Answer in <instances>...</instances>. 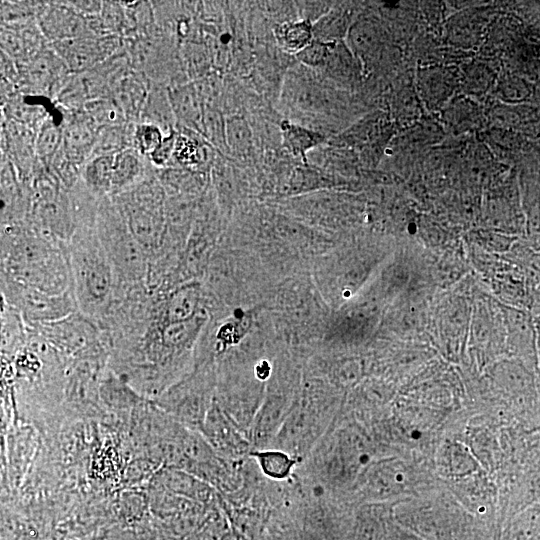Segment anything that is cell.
Wrapping results in <instances>:
<instances>
[{
  "label": "cell",
  "instance_id": "obj_1",
  "mask_svg": "<svg viewBox=\"0 0 540 540\" xmlns=\"http://www.w3.org/2000/svg\"><path fill=\"white\" fill-rule=\"evenodd\" d=\"M65 245L31 218L2 225L1 274L49 294L67 293L73 289Z\"/></svg>",
  "mask_w": 540,
  "mask_h": 540
},
{
  "label": "cell",
  "instance_id": "obj_2",
  "mask_svg": "<svg viewBox=\"0 0 540 540\" xmlns=\"http://www.w3.org/2000/svg\"><path fill=\"white\" fill-rule=\"evenodd\" d=\"M65 246L78 311L98 323L113 296L115 275L96 225L76 228Z\"/></svg>",
  "mask_w": 540,
  "mask_h": 540
},
{
  "label": "cell",
  "instance_id": "obj_3",
  "mask_svg": "<svg viewBox=\"0 0 540 540\" xmlns=\"http://www.w3.org/2000/svg\"><path fill=\"white\" fill-rule=\"evenodd\" d=\"M96 232L115 275V286H147L148 255L110 197L100 200Z\"/></svg>",
  "mask_w": 540,
  "mask_h": 540
},
{
  "label": "cell",
  "instance_id": "obj_4",
  "mask_svg": "<svg viewBox=\"0 0 540 540\" xmlns=\"http://www.w3.org/2000/svg\"><path fill=\"white\" fill-rule=\"evenodd\" d=\"M157 171V170H156ZM126 224L149 257L160 247L166 227V193L157 173L134 187L110 197Z\"/></svg>",
  "mask_w": 540,
  "mask_h": 540
},
{
  "label": "cell",
  "instance_id": "obj_5",
  "mask_svg": "<svg viewBox=\"0 0 540 540\" xmlns=\"http://www.w3.org/2000/svg\"><path fill=\"white\" fill-rule=\"evenodd\" d=\"M2 300L15 309L27 326L53 322L78 311L73 290L53 295L1 274Z\"/></svg>",
  "mask_w": 540,
  "mask_h": 540
},
{
  "label": "cell",
  "instance_id": "obj_6",
  "mask_svg": "<svg viewBox=\"0 0 540 540\" xmlns=\"http://www.w3.org/2000/svg\"><path fill=\"white\" fill-rule=\"evenodd\" d=\"M124 39L115 35L81 37L52 43L69 72L90 70L117 53Z\"/></svg>",
  "mask_w": 540,
  "mask_h": 540
},
{
  "label": "cell",
  "instance_id": "obj_7",
  "mask_svg": "<svg viewBox=\"0 0 540 540\" xmlns=\"http://www.w3.org/2000/svg\"><path fill=\"white\" fill-rule=\"evenodd\" d=\"M17 64L19 91L23 94L45 96L50 99L60 80L70 73L51 44L28 61Z\"/></svg>",
  "mask_w": 540,
  "mask_h": 540
},
{
  "label": "cell",
  "instance_id": "obj_8",
  "mask_svg": "<svg viewBox=\"0 0 540 540\" xmlns=\"http://www.w3.org/2000/svg\"><path fill=\"white\" fill-rule=\"evenodd\" d=\"M37 22L50 44L74 38L98 37L91 29L89 17L79 14L65 1H47Z\"/></svg>",
  "mask_w": 540,
  "mask_h": 540
},
{
  "label": "cell",
  "instance_id": "obj_9",
  "mask_svg": "<svg viewBox=\"0 0 540 540\" xmlns=\"http://www.w3.org/2000/svg\"><path fill=\"white\" fill-rule=\"evenodd\" d=\"M61 111L63 113L61 148L70 161L82 167L92 155L100 128L84 110L61 109Z\"/></svg>",
  "mask_w": 540,
  "mask_h": 540
},
{
  "label": "cell",
  "instance_id": "obj_10",
  "mask_svg": "<svg viewBox=\"0 0 540 540\" xmlns=\"http://www.w3.org/2000/svg\"><path fill=\"white\" fill-rule=\"evenodd\" d=\"M1 52L16 63H24L50 45L38 22L23 25H1Z\"/></svg>",
  "mask_w": 540,
  "mask_h": 540
},
{
  "label": "cell",
  "instance_id": "obj_11",
  "mask_svg": "<svg viewBox=\"0 0 540 540\" xmlns=\"http://www.w3.org/2000/svg\"><path fill=\"white\" fill-rule=\"evenodd\" d=\"M150 82L133 68L125 72L113 85L110 93L121 108L127 121L137 123L146 102Z\"/></svg>",
  "mask_w": 540,
  "mask_h": 540
},
{
  "label": "cell",
  "instance_id": "obj_12",
  "mask_svg": "<svg viewBox=\"0 0 540 540\" xmlns=\"http://www.w3.org/2000/svg\"><path fill=\"white\" fill-rule=\"evenodd\" d=\"M370 455L371 447L365 435L354 429L344 430L330 467L338 473L341 471L344 476L355 475L367 466Z\"/></svg>",
  "mask_w": 540,
  "mask_h": 540
},
{
  "label": "cell",
  "instance_id": "obj_13",
  "mask_svg": "<svg viewBox=\"0 0 540 540\" xmlns=\"http://www.w3.org/2000/svg\"><path fill=\"white\" fill-rule=\"evenodd\" d=\"M148 158L134 148H129L114 155L112 193L114 197L140 183L156 172Z\"/></svg>",
  "mask_w": 540,
  "mask_h": 540
},
{
  "label": "cell",
  "instance_id": "obj_14",
  "mask_svg": "<svg viewBox=\"0 0 540 540\" xmlns=\"http://www.w3.org/2000/svg\"><path fill=\"white\" fill-rule=\"evenodd\" d=\"M177 126L185 127L202 135L204 105L193 81L168 88Z\"/></svg>",
  "mask_w": 540,
  "mask_h": 540
},
{
  "label": "cell",
  "instance_id": "obj_15",
  "mask_svg": "<svg viewBox=\"0 0 540 540\" xmlns=\"http://www.w3.org/2000/svg\"><path fill=\"white\" fill-rule=\"evenodd\" d=\"M409 485V473L400 460H381L368 468L366 486L375 496H392Z\"/></svg>",
  "mask_w": 540,
  "mask_h": 540
},
{
  "label": "cell",
  "instance_id": "obj_16",
  "mask_svg": "<svg viewBox=\"0 0 540 540\" xmlns=\"http://www.w3.org/2000/svg\"><path fill=\"white\" fill-rule=\"evenodd\" d=\"M138 122L158 126L165 137L176 131L177 121L167 87L150 83L149 93Z\"/></svg>",
  "mask_w": 540,
  "mask_h": 540
},
{
  "label": "cell",
  "instance_id": "obj_17",
  "mask_svg": "<svg viewBox=\"0 0 540 540\" xmlns=\"http://www.w3.org/2000/svg\"><path fill=\"white\" fill-rule=\"evenodd\" d=\"M441 472L450 478L464 479L479 470V464L471 451L460 442L446 441L438 454Z\"/></svg>",
  "mask_w": 540,
  "mask_h": 540
},
{
  "label": "cell",
  "instance_id": "obj_18",
  "mask_svg": "<svg viewBox=\"0 0 540 540\" xmlns=\"http://www.w3.org/2000/svg\"><path fill=\"white\" fill-rule=\"evenodd\" d=\"M203 429L211 443L224 452L239 454L246 449L244 440L217 408L206 414Z\"/></svg>",
  "mask_w": 540,
  "mask_h": 540
},
{
  "label": "cell",
  "instance_id": "obj_19",
  "mask_svg": "<svg viewBox=\"0 0 540 540\" xmlns=\"http://www.w3.org/2000/svg\"><path fill=\"white\" fill-rule=\"evenodd\" d=\"M280 134L284 148L295 157L307 161L308 153L323 144L326 136L288 119L280 122Z\"/></svg>",
  "mask_w": 540,
  "mask_h": 540
},
{
  "label": "cell",
  "instance_id": "obj_20",
  "mask_svg": "<svg viewBox=\"0 0 540 540\" xmlns=\"http://www.w3.org/2000/svg\"><path fill=\"white\" fill-rule=\"evenodd\" d=\"M114 155L91 156L82 166L81 179L99 198L111 197Z\"/></svg>",
  "mask_w": 540,
  "mask_h": 540
},
{
  "label": "cell",
  "instance_id": "obj_21",
  "mask_svg": "<svg viewBox=\"0 0 540 540\" xmlns=\"http://www.w3.org/2000/svg\"><path fill=\"white\" fill-rule=\"evenodd\" d=\"M278 45L287 53L298 54L313 40V23L307 19L289 20L275 28Z\"/></svg>",
  "mask_w": 540,
  "mask_h": 540
},
{
  "label": "cell",
  "instance_id": "obj_22",
  "mask_svg": "<svg viewBox=\"0 0 540 540\" xmlns=\"http://www.w3.org/2000/svg\"><path fill=\"white\" fill-rule=\"evenodd\" d=\"M63 113L59 112L46 119L36 132L35 150L37 157L47 166L62 145Z\"/></svg>",
  "mask_w": 540,
  "mask_h": 540
},
{
  "label": "cell",
  "instance_id": "obj_23",
  "mask_svg": "<svg viewBox=\"0 0 540 540\" xmlns=\"http://www.w3.org/2000/svg\"><path fill=\"white\" fill-rule=\"evenodd\" d=\"M134 122L100 128L91 156L116 155L133 148Z\"/></svg>",
  "mask_w": 540,
  "mask_h": 540
},
{
  "label": "cell",
  "instance_id": "obj_24",
  "mask_svg": "<svg viewBox=\"0 0 540 540\" xmlns=\"http://www.w3.org/2000/svg\"><path fill=\"white\" fill-rule=\"evenodd\" d=\"M226 143L228 154L244 157L253 146V134L250 125L240 115L226 118Z\"/></svg>",
  "mask_w": 540,
  "mask_h": 540
},
{
  "label": "cell",
  "instance_id": "obj_25",
  "mask_svg": "<svg viewBox=\"0 0 540 540\" xmlns=\"http://www.w3.org/2000/svg\"><path fill=\"white\" fill-rule=\"evenodd\" d=\"M47 1H1V25H23L37 21Z\"/></svg>",
  "mask_w": 540,
  "mask_h": 540
},
{
  "label": "cell",
  "instance_id": "obj_26",
  "mask_svg": "<svg viewBox=\"0 0 540 540\" xmlns=\"http://www.w3.org/2000/svg\"><path fill=\"white\" fill-rule=\"evenodd\" d=\"M262 472L269 478L283 480L287 478L295 464L294 459L282 450H259L251 452Z\"/></svg>",
  "mask_w": 540,
  "mask_h": 540
},
{
  "label": "cell",
  "instance_id": "obj_27",
  "mask_svg": "<svg viewBox=\"0 0 540 540\" xmlns=\"http://www.w3.org/2000/svg\"><path fill=\"white\" fill-rule=\"evenodd\" d=\"M83 110L99 128L129 122L121 108L110 97L91 100L85 104Z\"/></svg>",
  "mask_w": 540,
  "mask_h": 540
},
{
  "label": "cell",
  "instance_id": "obj_28",
  "mask_svg": "<svg viewBox=\"0 0 540 540\" xmlns=\"http://www.w3.org/2000/svg\"><path fill=\"white\" fill-rule=\"evenodd\" d=\"M348 38L352 51L362 59L370 56L380 43L377 27L367 21L353 24L348 31Z\"/></svg>",
  "mask_w": 540,
  "mask_h": 540
},
{
  "label": "cell",
  "instance_id": "obj_29",
  "mask_svg": "<svg viewBox=\"0 0 540 540\" xmlns=\"http://www.w3.org/2000/svg\"><path fill=\"white\" fill-rule=\"evenodd\" d=\"M205 140L223 155H228L226 143V119L219 109L207 108L203 116V132Z\"/></svg>",
  "mask_w": 540,
  "mask_h": 540
},
{
  "label": "cell",
  "instance_id": "obj_30",
  "mask_svg": "<svg viewBox=\"0 0 540 540\" xmlns=\"http://www.w3.org/2000/svg\"><path fill=\"white\" fill-rule=\"evenodd\" d=\"M164 138L165 135L158 126L137 122L133 134V148L142 156L149 158Z\"/></svg>",
  "mask_w": 540,
  "mask_h": 540
},
{
  "label": "cell",
  "instance_id": "obj_31",
  "mask_svg": "<svg viewBox=\"0 0 540 540\" xmlns=\"http://www.w3.org/2000/svg\"><path fill=\"white\" fill-rule=\"evenodd\" d=\"M452 81L445 72L431 71L421 76V88L427 101L439 103L451 93Z\"/></svg>",
  "mask_w": 540,
  "mask_h": 540
},
{
  "label": "cell",
  "instance_id": "obj_32",
  "mask_svg": "<svg viewBox=\"0 0 540 540\" xmlns=\"http://www.w3.org/2000/svg\"><path fill=\"white\" fill-rule=\"evenodd\" d=\"M337 42H325L315 39L296 58L310 68H323Z\"/></svg>",
  "mask_w": 540,
  "mask_h": 540
},
{
  "label": "cell",
  "instance_id": "obj_33",
  "mask_svg": "<svg viewBox=\"0 0 540 540\" xmlns=\"http://www.w3.org/2000/svg\"><path fill=\"white\" fill-rule=\"evenodd\" d=\"M502 101H518L527 95L528 89L524 83L516 78H502L495 89Z\"/></svg>",
  "mask_w": 540,
  "mask_h": 540
},
{
  "label": "cell",
  "instance_id": "obj_34",
  "mask_svg": "<svg viewBox=\"0 0 540 540\" xmlns=\"http://www.w3.org/2000/svg\"><path fill=\"white\" fill-rule=\"evenodd\" d=\"M176 140V131L166 136L159 147L149 156V161L156 169L171 166Z\"/></svg>",
  "mask_w": 540,
  "mask_h": 540
},
{
  "label": "cell",
  "instance_id": "obj_35",
  "mask_svg": "<svg viewBox=\"0 0 540 540\" xmlns=\"http://www.w3.org/2000/svg\"><path fill=\"white\" fill-rule=\"evenodd\" d=\"M491 73L484 66H472L468 69L464 82L472 93H481L487 90L492 82Z\"/></svg>",
  "mask_w": 540,
  "mask_h": 540
},
{
  "label": "cell",
  "instance_id": "obj_36",
  "mask_svg": "<svg viewBox=\"0 0 540 540\" xmlns=\"http://www.w3.org/2000/svg\"><path fill=\"white\" fill-rule=\"evenodd\" d=\"M65 3L79 14L85 17L97 16L100 14L103 1H65Z\"/></svg>",
  "mask_w": 540,
  "mask_h": 540
},
{
  "label": "cell",
  "instance_id": "obj_37",
  "mask_svg": "<svg viewBox=\"0 0 540 540\" xmlns=\"http://www.w3.org/2000/svg\"><path fill=\"white\" fill-rule=\"evenodd\" d=\"M385 540H425L417 533L402 527L395 528Z\"/></svg>",
  "mask_w": 540,
  "mask_h": 540
},
{
  "label": "cell",
  "instance_id": "obj_38",
  "mask_svg": "<svg viewBox=\"0 0 540 540\" xmlns=\"http://www.w3.org/2000/svg\"><path fill=\"white\" fill-rule=\"evenodd\" d=\"M528 433L529 434L540 433V424L535 425V426L531 427L530 429H528Z\"/></svg>",
  "mask_w": 540,
  "mask_h": 540
}]
</instances>
